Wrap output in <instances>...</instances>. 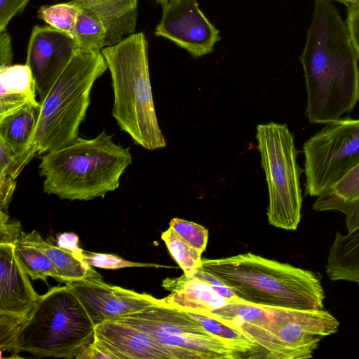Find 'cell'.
<instances>
[{"label":"cell","instance_id":"8fae6325","mask_svg":"<svg viewBox=\"0 0 359 359\" xmlns=\"http://www.w3.org/2000/svg\"><path fill=\"white\" fill-rule=\"evenodd\" d=\"M79 47L69 34L50 26L36 25L29 37L26 65L43 99L70 62Z\"/></svg>","mask_w":359,"mask_h":359},{"label":"cell","instance_id":"83f0119b","mask_svg":"<svg viewBox=\"0 0 359 359\" xmlns=\"http://www.w3.org/2000/svg\"><path fill=\"white\" fill-rule=\"evenodd\" d=\"M83 260L92 267L104 269H118L126 267H161L155 264L140 263L128 261L110 254L83 251Z\"/></svg>","mask_w":359,"mask_h":359},{"label":"cell","instance_id":"1f68e13d","mask_svg":"<svg viewBox=\"0 0 359 359\" xmlns=\"http://www.w3.org/2000/svg\"><path fill=\"white\" fill-rule=\"evenodd\" d=\"M201 280L208 283L220 295L227 299L231 302H238L243 301L240 299L228 286L222 283L217 278L213 275L203 271L200 268L194 275Z\"/></svg>","mask_w":359,"mask_h":359},{"label":"cell","instance_id":"5bb4252c","mask_svg":"<svg viewBox=\"0 0 359 359\" xmlns=\"http://www.w3.org/2000/svg\"><path fill=\"white\" fill-rule=\"evenodd\" d=\"M94 341L114 359H175L147 332L115 320L97 324Z\"/></svg>","mask_w":359,"mask_h":359},{"label":"cell","instance_id":"d6a6232c","mask_svg":"<svg viewBox=\"0 0 359 359\" xmlns=\"http://www.w3.org/2000/svg\"><path fill=\"white\" fill-rule=\"evenodd\" d=\"M346 25L353 47L359 57V4L347 5Z\"/></svg>","mask_w":359,"mask_h":359},{"label":"cell","instance_id":"ba28073f","mask_svg":"<svg viewBox=\"0 0 359 359\" xmlns=\"http://www.w3.org/2000/svg\"><path fill=\"white\" fill-rule=\"evenodd\" d=\"M155 339L175 359H234L240 355L184 311L156 299L144 309L113 319Z\"/></svg>","mask_w":359,"mask_h":359},{"label":"cell","instance_id":"f546056e","mask_svg":"<svg viewBox=\"0 0 359 359\" xmlns=\"http://www.w3.org/2000/svg\"><path fill=\"white\" fill-rule=\"evenodd\" d=\"M22 231L18 220L10 219L7 212L0 210V243L15 245Z\"/></svg>","mask_w":359,"mask_h":359},{"label":"cell","instance_id":"2e32d148","mask_svg":"<svg viewBox=\"0 0 359 359\" xmlns=\"http://www.w3.org/2000/svg\"><path fill=\"white\" fill-rule=\"evenodd\" d=\"M162 287L170 292L163 300L180 309L212 311L231 302L206 281L184 274L178 278H165Z\"/></svg>","mask_w":359,"mask_h":359},{"label":"cell","instance_id":"3957f363","mask_svg":"<svg viewBox=\"0 0 359 359\" xmlns=\"http://www.w3.org/2000/svg\"><path fill=\"white\" fill-rule=\"evenodd\" d=\"M111 137L103 130L93 139L78 137L46 153L39 165L43 191L62 199L88 201L117 189L132 156L129 148Z\"/></svg>","mask_w":359,"mask_h":359},{"label":"cell","instance_id":"6da1fadb","mask_svg":"<svg viewBox=\"0 0 359 359\" xmlns=\"http://www.w3.org/2000/svg\"><path fill=\"white\" fill-rule=\"evenodd\" d=\"M299 60L311 123H328L359 101L358 55L347 25L331 0H315L314 13Z\"/></svg>","mask_w":359,"mask_h":359},{"label":"cell","instance_id":"7a4b0ae2","mask_svg":"<svg viewBox=\"0 0 359 359\" xmlns=\"http://www.w3.org/2000/svg\"><path fill=\"white\" fill-rule=\"evenodd\" d=\"M201 269L249 304L297 310L323 309V288L317 275L309 270L250 252L202 259Z\"/></svg>","mask_w":359,"mask_h":359},{"label":"cell","instance_id":"f1b7e54d","mask_svg":"<svg viewBox=\"0 0 359 359\" xmlns=\"http://www.w3.org/2000/svg\"><path fill=\"white\" fill-rule=\"evenodd\" d=\"M33 158L27 154L14 156L0 144V174L8 175L16 179L25 166Z\"/></svg>","mask_w":359,"mask_h":359},{"label":"cell","instance_id":"ffe728a7","mask_svg":"<svg viewBox=\"0 0 359 359\" xmlns=\"http://www.w3.org/2000/svg\"><path fill=\"white\" fill-rule=\"evenodd\" d=\"M325 271L331 280L359 284V228L346 234L336 233L328 251Z\"/></svg>","mask_w":359,"mask_h":359},{"label":"cell","instance_id":"4dcf8cb0","mask_svg":"<svg viewBox=\"0 0 359 359\" xmlns=\"http://www.w3.org/2000/svg\"><path fill=\"white\" fill-rule=\"evenodd\" d=\"M30 0H0V32L17 14L22 13Z\"/></svg>","mask_w":359,"mask_h":359},{"label":"cell","instance_id":"4fadbf2b","mask_svg":"<svg viewBox=\"0 0 359 359\" xmlns=\"http://www.w3.org/2000/svg\"><path fill=\"white\" fill-rule=\"evenodd\" d=\"M40 296L18 259L15 245L0 243V316L22 324Z\"/></svg>","mask_w":359,"mask_h":359},{"label":"cell","instance_id":"52a82bcc","mask_svg":"<svg viewBox=\"0 0 359 359\" xmlns=\"http://www.w3.org/2000/svg\"><path fill=\"white\" fill-rule=\"evenodd\" d=\"M256 138L269 190L267 217L271 225L296 230L302 206L300 177L294 136L286 124L270 122L257 126Z\"/></svg>","mask_w":359,"mask_h":359},{"label":"cell","instance_id":"ac0fdd59","mask_svg":"<svg viewBox=\"0 0 359 359\" xmlns=\"http://www.w3.org/2000/svg\"><path fill=\"white\" fill-rule=\"evenodd\" d=\"M0 119L27 104L38 102L36 82L26 64L0 67Z\"/></svg>","mask_w":359,"mask_h":359},{"label":"cell","instance_id":"30bf717a","mask_svg":"<svg viewBox=\"0 0 359 359\" xmlns=\"http://www.w3.org/2000/svg\"><path fill=\"white\" fill-rule=\"evenodd\" d=\"M161 6L156 36L170 40L194 57L212 51L221 39L219 33L202 13L197 0H169Z\"/></svg>","mask_w":359,"mask_h":359},{"label":"cell","instance_id":"836d02e7","mask_svg":"<svg viewBox=\"0 0 359 359\" xmlns=\"http://www.w3.org/2000/svg\"><path fill=\"white\" fill-rule=\"evenodd\" d=\"M15 187V179L0 174V210L7 212Z\"/></svg>","mask_w":359,"mask_h":359},{"label":"cell","instance_id":"7c38bea8","mask_svg":"<svg viewBox=\"0 0 359 359\" xmlns=\"http://www.w3.org/2000/svg\"><path fill=\"white\" fill-rule=\"evenodd\" d=\"M66 285L77 295L96 325L140 311L156 299L144 292L109 285L101 276L87 277Z\"/></svg>","mask_w":359,"mask_h":359},{"label":"cell","instance_id":"e0dca14e","mask_svg":"<svg viewBox=\"0 0 359 359\" xmlns=\"http://www.w3.org/2000/svg\"><path fill=\"white\" fill-rule=\"evenodd\" d=\"M312 208L317 212L336 210L346 215L348 233L359 228V163L330 189L318 196Z\"/></svg>","mask_w":359,"mask_h":359},{"label":"cell","instance_id":"74e56055","mask_svg":"<svg viewBox=\"0 0 359 359\" xmlns=\"http://www.w3.org/2000/svg\"><path fill=\"white\" fill-rule=\"evenodd\" d=\"M158 3H159L161 6L165 4L166 3H168L169 1V0H155Z\"/></svg>","mask_w":359,"mask_h":359},{"label":"cell","instance_id":"9a60e30c","mask_svg":"<svg viewBox=\"0 0 359 359\" xmlns=\"http://www.w3.org/2000/svg\"><path fill=\"white\" fill-rule=\"evenodd\" d=\"M88 9L102 26L104 47L115 45L135 30L138 0H74Z\"/></svg>","mask_w":359,"mask_h":359},{"label":"cell","instance_id":"d4e9b609","mask_svg":"<svg viewBox=\"0 0 359 359\" xmlns=\"http://www.w3.org/2000/svg\"><path fill=\"white\" fill-rule=\"evenodd\" d=\"M80 6L73 37L79 48L90 51H100L104 47L105 33L102 26L83 6Z\"/></svg>","mask_w":359,"mask_h":359},{"label":"cell","instance_id":"484cf974","mask_svg":"<svg viewBox=\"0 0 359 359\" xmlns=\"http://www.w3.org/2000/svg\"><path fill=\"white\" fill-rule=\"evenodd\" d=\"M79 11V5L72 0L67 3L42 6L38 11V17L49 26L73 37Z\"/></svg>","mask_w":359,"mask_h":359},{"label":"cell","instance_id":"e575fe53","mask_svg":"<svg viewBox=\"0 0 359 359\" xmlns=\"http://www.w3.org/2000/svg\"><path fill=\"white\" fill-rule=\"evenodd\" d=\"M13 51L11 38L6 30L0 32V67L11 65Z\"/></svg>","mask_w":359,"mask_h":359},{"label":"cell","instance_id":"cb8c5ba5","mask_svg":"<svg viewBox=\"0 0 359 359\" xmlns=\"http://www.w3.org/2000/svg\"><path fill=\"white\" fill-rule=\"evenodd\" d=\"M161 239L187 276L193 277L202 266V252L186 242L171 227L161 234Z\"/></svg>","mask_w":359,"mask_h":359},{"label":"cell","instance_id":"277c9868","mask_svg":"<svg viewBox=\"0 0 359 359\" xmlns=\"http://www.w3.org/2000/svg\"><path fill=\"white\" fill-rule=\"evenodd\" d=\"M101 52L112 80V116L121 129L144 149L165 147L166 141L158 123L153 100L144 34H130Z\"/></svg>","mask_w":359,"mask_h":359},{"label":"cell","instance_id":"5b68a950","mask_svg":"<svg viewBox=\"0 0 359 359\" xmlns=\"http://www.w3.org/2000/svg\"><path fill=\"white\" fill-rule=\"evenodd\" d=\"M96 324L69 286L51 287L17 330L12 352L76 358L95 340Z\"/></svg>","mask_w":359,"mask_h":359},{"label":"cell","instance_id":"9c48e42d","mask_svg":"<svg viewBox=\"0 0 359 359\" xmlns=\"http://www.w3.org/2000/svg\"><path fill=\"white\" fill-rule=\"evenodd\" d=\"M305 194L319 196L359 163V118L330 122L303 145Z\"/></svg>","mask_w":359,"mask_h":359},{"label":"cell","instance_id":"4316f807","mask_svg":"<svg viewBox=\"0 0 359 359\" xmlns=\"http://www.w3.org/2000/svg\"><path fill=\"white\" fill-rule=\"evenodd\" d=\"M169 226L196 249L202 252L205 250L208 239V231L204 226L180 218L172 219Z\"/></svg>","mask_w":359,"mask_h":359},{"label":"cell","instance_id":"7402d4cb","mask_svg":"<svg viewBox=\"0 0 359 359\" xmlns=\"http://www.w3.org/2000/svg\"><path fill=\"white\" fill-rule=\"evenodd\" d=\"M181 310L200 323L209 332L225 341L240 355L241 358H255L257 344L231 321L211 311Z\"/></svg>","mask_w":359,"mask_h":359},{"label":"cell","instance_id":"603a6c76","mask_svg":"<svg viewBox=\"0 0 359 359\" xmlns=\"http://www.w3.org/2000/svg\"><path fill=\"white\" fill-rule=\"evenodd\" d=\"M15 252L22 266L34 280H41L47 284V278L51 277L59 283H64L51 260L38 248L30 239L28 233L22 231L15 244Z\"/></svg>","mask_w":359,"mask_h":359},{"label":"cell","instance_id":"f35d334b","mask_svg":"<svg viewBox=\"0 0 359 359\" xmlns=\"http://www.w3.org/2000/svg\"><path fill=\"white\" fill-rule=\"evenodd\" d=\"M331 1H339V0H331Z\"/></svg>","mask_w":359,"mask_h":359},{"label":"cell","instance_id":"8992f818","mask_svg":"<svg viewBox=\"0 0 359 359\" xmlns=\"http://www.w3.org/2000/svg\"><path fill=\"white\" fill-rule=\"evenodd\" d=\"M108 69L101 51L78 48L46 95L31 145L35 154L58 149L79 137L95 81Z\"/></svg>","mask_w":359,"mask_h":359},{"label":"cell","instance_id":"8d00e7d4","mask_svg":"<svg viewBox=\"0 0 359 359\" xmlns=\"http://www.w3.org/2000/svg\"><path fill=\"white\" fill-rule=\"evenodd\" d=\"M340 3H343L344 4H359V0H339Z\"/></svg>","mask_w":359,"mask_h":359},{"label":"cell","instance_id":"d6986e66","mask_svg":"<svg viewBox=\"0 0 359 359\" xmlns=\"http://www.w3.org/2000/svg\"><path fill=\"white\" fill-rule=\"evenodd\" d=\"M39 102L24 106L0 119V144L14 156H35L31 145L38 123Z\"/></svg>","mask_w":359,"mask_h":359},{"label":"cell","instance_id":"d590c367","mask_svg":"<svg viewBox=\"0 0 359 359\" xmlns=\"http://www.w3.org/2000/svg\"><path fill=\"white\" fill-rule=\"evenodd\" d=\"M60 248L71 251L83 258V250L79 246V236L74 233H62L56 239Z\"/></svg>","mask_w":359,"mask_h":359},{"label":"cell","instance_id":"44dd1931","mask_svg":"<svg viewBox=\"0 0 359 359\" xmlns=\"http://www.w3.org/2000/svg\"><path fill=\"white\" fill-rule=\"evenodd\" d=\"M28 234L33 243L51 260L65 284L87 277L101 276L83 257L58 246L53 237L44 240L36 230Z\"/></svg>","mask_w":359,"mask_h":359}]
</instances>
